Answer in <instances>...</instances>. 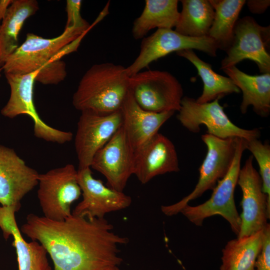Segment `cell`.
I'll list each match as a JSON object with an SVG mask.
<instances>
[{
    "label": "cell",
    "instance_id": "1",
    "mask_svg": "<svg viewBox=\"0 0 270 270\" xmlns=\"http://www.w3.org/2000/svg\"><path fill=\"white\" fill-rule=\"evenodd\" d=\"M113 228L105 218L72 214L64 220H54L30 214L20 229L44 247L53 270H102L121 264L118 246L128 242Z\"/></svg>",
    "mask_w": 270,
    "mask_h": 270
},
{
    "label": "cell",
    "instance_id": "2",
    "mask_svg": "<svg viewBox=\"0 0 270 270\" xmlns=\"http://www.w3.org/2000/svg\"><path fill=\"white\" fill-rule=\"evenodd\" d=\"M97 22L96 20L89 28H64L60 36L50 38L28 33L24 42L8 57L2 69L5 74H24L40 70L36 82L56 84L67 74L61 57L76 51L83 38Z\"/></svg>",
    "mask_w": 270,
    "mask_h": 270
},
{
    "label": "cell",
    "instance_id": "3",
    "mask_svg": "<svg viewBox=\"0 0 270 270\" xmlns=\"http://www.w3.org/2000/svg\"><path fill=\"white\" fill-rule=\"evenodd\" d=\"M126 68L112 62L92 66L80 79L72 96L80 112L108 114L120 110L130 90Z\"/></svg>",
    "mask_w": 270,
    "mask_h": 270
},
{
    "label": "cell",
    "instance_id": "4",
    "mask_svg": "<svg viewBox=\"0 0 270 270\" xmlns=\"http://www.w3.org/2000/svg\"><path fill=\"white\" fill-rule=\"evenodd\" d=\"M246 150V140L238 138L231 166L226 174L218 182L211 197L196 206L187 204L180 210V212L191 222L201 226L206 218L220 215L228 222L232 231L238 236L241 220L236 206L234 192L240 169L242 157Z\"/></svg>",
    "mask_w": 270,
    "mask_h": 270
},
{
    "label": "cell",
    "instance_id": "5",
    "mask_svg": "<svg viewBox=\"0 0 270 270\" xmlns=\"http://www.w3.org/2000/svg\"><path fill=\"white\" fill-rule=\"evenodd\" d=\"M238 138H220L206 134L201 138L207 148V152L199 168V178L194 188L178 202L161 207L167 216L180 212L190 201L200 196L208 190L213 189L218 182L228 172L232 163Z\"/></svg>",
    "mask_w": 270,
    "mask_h": 270
},
{
    "label": "cell",
    "instance_id": "6",
    "mask_svg": "<svg viewBox=\"0 0 270 270\" xmlns=\"http://www.w3.org/2000/svg\"><path fill=\"white\" fill-rule=\"evenodd\" d=\"M219 100L200 104L194 98L184 96L177 119L184 128L194 133L199 132L200 126L204 124L207 134L220 138H240L249 140L260 138L258 128L246 130L234 124L219 104Z\"/></svg>",
    "mask_w": 270,
    "mask_h": 270
},
{
    "label": "cell",
    "instance_id": "7",
    "mask_svg": "<svg viewBox=\"0 0 270 270\" xmlns=\"http://www.w3.org/2000/svg\"><path fill=\"white\" fill-rule=\"evenodd\" d=\"M38 198L45 218L62 220L72 215L71 205L82 194L78 170L72 164L38 176Z\"/></svg>",
    "mask_w": 270,
    "mask_h": 270
},
{
    "label": "cell",
    "instance_id": "8",
    "mask_svg": "<svg viewBox=\"0 0 270 270\" xmlns=\"http://www.w3.org/2000/svg\"><path fill=\"white\" fill-rule=\"evenodd\" d=\"M130 90L144 110L154 112L178 111L183 96L180 83L166 71L148 70L130 77Z\"/></svg>",
    "mask_w": 270,
    "mask_h": 270
},
{
    "label": "cell",
    "instance_id": "9",
    "mask_svg": "<svg viewBox=\"0 0 270 270\" xmlns=\"http://www.w3.org/2000/svg\"><path fill=\"white\" fill-rule=\"evenodd\" d=\"M40 70L27 74H6L10 94L6 104L1 110L5 117L13 118L26 114L34 122V135L46 141L63 144L70 141L72 132L52 128L44 122L39 116L34 101V88Z\"/></svg>",
    "mask_w": 270,
    "mask_h": 270
},
{
    "label": "cell",
    "instance_id": "10",
    "mask_svg": "<svg viewBox=\"0 0 270 270\" xmlns=\"http://www.w3.org/2000/svg\"><path fill=\"white\" fill-rule=\"evenodd\" d=\"M270 32V26H260L252 17L246 16L238 20L232 44L221 62L220 68L236 66L248 59L256 64L260 73H270V55L268 50Z\"/></svg>",
    "mask_w": 270,
    "mask_h": 270
},
{
    "label": "cell",
    "instance_id": "11",
    "mask_svg": "<svg viewBox=\"0 0 270 270\" xmlns=\"http://www.w3.org/2000/svg\"><path fill=\"white\" fill-rule=\"evenodd\" d=\"M186 49L197 50L216 56L218 48L208 36L194 38L182 35L172 29H157L150 36L142 38L138 56L126 68L127 74L132 76L152 62L172 52Z\"/></svg>",
    "mask_w": 270,
    "mask_h": 270
},
{
    "label": "cell",
    "instance_id": "12",
    "mask_svg": "<svg viewBox=\"0 0 270 270\" xmlns=\"http://www.w3.org/2000/svg\"><path fill=\"white\" fill-rule=\"evenodd\" d=\"M250 156L240 170L237 184L242 194L241 224L237 238L255 234L264 230L270 216V200L262 191V181Z\"/></svg>",
    "mask_w": 270,
    "mask_h": 270
},
{
    "label": "cell",
    "instance_id": "13",
    "mask_svg": "<svg viewBox=\"0 0 270 270\" xmlns=\"http://www.w3.org/2000/svg\"><path fill=\"white\" fill-rule=\"evenodd\" d=\"M122 122L120 110L108 114L81 112L74 138L78 169L90 168L96 153L110 140Z\"/></svg>",
    "mask_w": 270,
    "mask_h": 270
},
{
    "label": "cell",
    "instance_id": "14",
    "mask_svg": "<svg viewBox=\"0 0 270 270\" xmlns=\"http://www.w3.org/2000/svg\"><path fill=\"white\" fill-rule=\"evenodd\" d=\"M134 156L122 124L96 153L90 168L104 176L109 188L123 192L130 177L134 174Z\"/></svg>",
    "mask_w": 270,
    "mask_h": 270
},
{
    "label": "cell",
    "instance_id": "15",
    "mask_svg": "<svg viewBox=\"0 0 270 270\" xmlns=\"http://www.w3.org/2000/svg\"><path fill=\"white\" fill-rule=\"evenodd\" d=\"M78 181L82 200L73 210V215L90 219L104 218L106 214L126 208L132 204L130 196L94 178L90 168L78 170Z\"/></svg>",
    "mask_w": 270,
    "mask_h": 270
},
{
    "label": "cell",
    "instance_id": "16",
    "mask_svg": "<svg viewBox=\"0 0 270 270\" xmlns=\"http://www.w3.org/2000/svg\"><path fill=\"white\" fill-rule=\"evenodd\" d=\"M39 174L12 148L0 144V205L18 211L22 199L38 184Z\"/></svg>",
    "mask_w": 270,
    "mask_h": 270
},
{
    "label": "cell",
    "instance_id": "17",
    "mask_svg": "<svg viewBox=\"0 0 270 270\" xmlns=\"http://www.w3.org/2000/svg\"><path fill=\"white\" fill-rule=\"evenodd\" d=\"M180 170L177 152L172 142L158 132L134 152V174L142 184L154 177Z\"/></svg>",
    "mask_w": 270,
    "mask_h": 270
},
{
    "label": "cell",
    "instance_id": "18",
    "mask_svg": "<svg viewBox=\"0 0 270 270\" xmlns=\"http://www.w3.org/2000/svg\"><path fill=\"white\" fill-rule=\"evenodd\" d=\"M122 126L134 152L144 146L174 112H154L144 110L128 92L120 108Z\"/></svg>",
    "mask_w": 270,
    "mask_h": 270
},
{
    "label": "cell",
    "instance_id": "19",
    "mask_svg": "<svg viewBox=\"0 0 270 270\" xmlns=\"http://www.w3.org/2000/svg\"><path fill=\"white\" fill-rule=\"evenodd\" d=\"M17 212L14 208L0 205V228L6 240L13 237L18 270H53L44 247L37 241L28 242L24 238L16 220Z\"/></svg>",
    "mask_w": 270,
    "mask_h": 270
},
{
    "label": "cell",
    "instance_id": "20",
    "mask_svg": "<svg viewBox=\"0 0 270 270\" xmlns=\"http://www.w3.org/2000/svg\"><path fill=\"white\" fill-rule=\"evenodd\" d=\"M222 70L242 92L240 105L241 112L244 114L252 106L254 111L262 117L270 112V73L252 76L241 71L236 66Z\"/></svg>",
    "mask_w": 270,
    "mask_h": 270
},
{
    "label": "cell",
    "instance_id": "21",
    "mask_svg": "<svg viewBox=\"0 0 270 270\" xmlns=\"http://www.w3.org/2000/svg\"><path fill=\"white\" fill-rule=\"evenodd\" d=\"M35 0H12L0 24V65L18 48L20 32L24 22L38 10Z\"/></svg>",
    "mask_w": 270,
    "mask_h": 270
},
{
    "label": "cell",
    "instance_id": "22",
    "mask_svg": "<svg viewBox=\"0 0 270 270\" xmlns=\"http://www.w3.org/2000/svg\"><path fill=\"white\" fill-rule=\"evenodd\" d=\"M177 0H146L140 15L133 23L132 34L136 40L144 38L154 28L172 29L180 16Z\"/></svg>",
    "mask_w": 270,
    "mask_h": 270
},
{
    "label": "cell",
    "instance_id": "23",
    "mask_svg": "<svg viewBox=\"0 0 270 270\" xmlns=\"http://www.w3.org/2000/svg\"><path fill=\"white\" fill-rule=\"evenodd\" d=\"M176 54L194 64L202 80L203 90L202 94L196 100L198 102H209L226 95L240 92V89L229 77L214 72L212 65L201 60L193 50H183L176 52Z\"/></svg>",
    "mask_w": 270,
    "mask_h": 270
},
{
    "label": "cell",
    "instance_id": "24",
    "mask_svg": "<svg viewBox=\"0 0 270 270\" xmlns=\"http://www.w3.org/2000/svg\"><path fill=\"white\" fill-rule=\"evenodd\" d=\"M263 240L264 230L228 241L222 250L220 270H256Z\"/></svg>",
    "mask_w": 270,
    "mask_h": 270
},
{
    "label": "cell",
    "instance_id": "25",
    "mask_svg": "<svg viewBox=\"0 0 270 270\" xmlns=\"http://www.w3.org/2000/svg\"><path fill=\"white\" fill-rule=\"evenodd\" d=\"M209 2L214 10V16L208 36L214 41L218 49L226 52L232 44L235 25L246 1L210 0Z\"/></svg>",
    "mask_w": 270,
    "mask_h": 270
},
{
    "label": "cell",
    "instance_id": "26",
    "mask_svg": "<svg viewBox=\"0 0 270 270\" xmlns=\"http://www.w3.org/2000/svg\"><path fill=\"white\" fill-rule=\"evenodd\" d=\"M175 31L187 36H208L212 25L214 10L208 0H182Z\"/></svg>",
    "mask_w": 270,
    "mask_h": 270
},
{
    "label": "cell",
    "instance_id": "27",
    "mask_svg": "<svg viewBox=\"0 0 270 270\" xmlns=\"http://www.w3.org/2000/svg\"><path fill=\"white\" fill-rule=\"evenodd\" d=\"M246 148L252 154L258 164L262 181V191L270 200V146L258 138L246 140Z\"/></svg>",
    "mask_w": 270,
    "mask_h": 270
},
{
    "label": "cell",
    "instance_id": "28",
    "mask_svg": "<svg viewBox=\"0 0 270 270\" xmlns=\"http://www.w3.org/2000/svg\"><path fill=\"white\" fill-rule=\"evenodd\" d=\"M82 2L80 0H67L66 12L67 20L65 28L73 26L89 28L91 25L84 20L80 14Z\"/></svg>",
    "mask_w": 270,
    "mask_h": 270
},
{
    "label": "cell",
    "instance_id": "29",
    "mask_svg": "<svg viewBox=\"0 0 270 270\" xmlns=\"http://www.w3.org/2000/svg\"><path fill=\"white\" fill-rule=\"evenodd\" d=\"M256 270H270V225L264 230V240L262 250L255 263Z\"/></svg>",
    "mask_w": 270,
    "mask_h": 270
},
{
    "label": "cell",
    "instance_id": "30",
    "mask_svg": "<svg viewBox=\"0 0 270 270\" xmlns=\"http://www.w3.org/2000/svg\"><path fill=\"white\" fill-rule=\"evenodd\" d=\"M246 3L250 12L261 14L264 13L270 6V1L269 0H249Z\"/></svg>",
    "mask_w": 270,
    "mask_h": 270
},
{
    "label": "cell",
    "instance_id": "31",
    "mask_svg": "<svg viewBox=\"0 0 270 270\" xmlns=\"http://www.w3.org/2000/svg\"><path fill=\"white\" fill-rule=\"evenodd\" d=\"M12 0H0V24Z\"/></svg>",
    "mask_w": 270,
    "mask_h": 270
},
{
    "label": "cell",
    "instance_id": "32",
    "mask_svg": "<svg viewBox=\"0 0 270 270\" xmlns=\"http://www.w3.org/2000/svg\"><path fill=\"white\" fill-rule=\"evenodd\" d=\"M102 270H120L118 266H110L102 269Z\"/></svg>",
    "mask_w": 270,
    "mask_h": 270
},
{
    "label": "cell",
    "instance_id": "33",
    "mask_svg": "<svg viewBox=\"0 0 270 270\" xmlns=\"http://www.w3.org/2000/svg\"><path fill=\"white\" fill-rule=\"evenodd\" d=\"M1 69H2V68H0V76H1V74H0Z\"/></svg>",
    "mask_w": 270,
    "mask_h": 270
}]
</instances>
